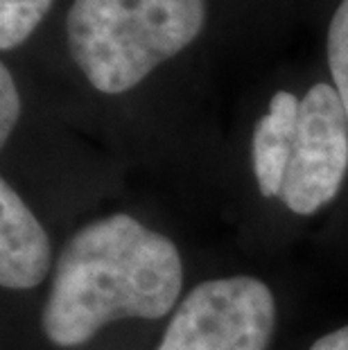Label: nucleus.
I'll return each instance as SVG.
<instances>
[{
  "label": "nucleus",
  "instance_id": "7",
  "mask_svg": "<svg viewBox=\"0 0 348 350\" xmlns=\"http://www.w3.org/2000/svg\"><path fill=\"white\" fill-rule=\"evenodd\" d=\"M50 5L53 0H0V48L7 52L27 41Z\"/></svg>",
  "mask_w": 348,
  "mask_h": 350
},
{
  "label": "nucleus",
  "instance_id": "3",
  "mask_svg": "<svg viewBox=\"0 0 348 350\" xmlns=\"http://www.w3.org/2000/svg\"><path fill=\"white\" fill-rule=\"evenodd\" d=\"M276 299L254 275L199 282L174 310L157 350H267Z\"/></svg>",
  "mask_w": 348,
  "mask_h": 350
},
{
  "label": "nucleus",
  "instance_id": "6",
  "mask_svg": "<svg viewBox=\"0 0 348 350\" xmlns=\"http://www.w3.org/2000/svg\"><path fill=\"white\" fill-rule=\"evenodd\" d=\"M299 104L292 93L278 91L254 131V172L263 197H278L292 156Z\"/></svg>",
  "mask_w": 348,
  "mask_h": 350
},
{
  "label": "nucleus",
  "instance_id": "9",
  "mask_svg": "<svg viewBox=\"0 0 348 350\" xmlns=\"http://www.w3.org/2000/svg\"><path fill=\"white\" fill-rule=\"evenodd\" d=\"M21 118V98L14 84V77L10 68L0 66V145H7L14 126Z\"/></svg>",
  "mask_w": 348,
  "mask_h": 350
},
{
  "label": "nucleus",
  "instance_id": "5",
  "mask_svg": "<svg viewBox=\"0 0 348 350\" xmlns=\"http://www.w3.org/2000/svg\"><path fill=\"white\" fill-rule=\"evenodd\" d=\"M50 240L41 221L7 181H0V285L32 289L50 269Z\"/></svg>",
  "mask_w": 348,
  "mask_h": 350
},
{
  "label": "nucleus",
  "instance_id": "2",
  "mask_svg": "<svg viewBox=\"0 0 348 350\" xmlns=\"http://www.w3.org/2000/svg\"><path fill=\"white\" fill-rule=\"evenodd\" d=\"M204 23L206 0H75L66 34L95 91L120 95L186 50Z\"/></svg>",
  "mask_w": 348,
  "mask_h": 350
},
{
  "label": "nucleus",
  "instance_id": "1",
  "mask_svg": "<svg viewBox=\"0 0 348 350\" xmlns=\"http://www.w3.org/2000/svg\"><path fill=\"white\" fill-rule=\"evenodd\" d=\"M183 287L170 237L124 213L95 219L66 242L41 312L50 344L75 348L120 319H161Z\"/></svg>",
  "mask_w": 348,
  "mask_h": 350
},
{
  "label": "nucleus",
  "instance_id": "4",
  "mask_svg": "<svg viewBox=\"0 0 348 350\" xmlns=\"http://www.w3.org/2000/svg\"><path fill=\"white\" fill-rule=\"evenodd\" d=\"M348 172V118L330 84H314L301 98L292 156L280 201L296 215H314L337 197Z\"/></svg>",
  "mask_w": 348,
  "mask_h": 350
},
{
  "label": "nucleus",
  "instance_id": "8",
  "mask_svg": "<svg viewBox=\"0 0 348 350\" xmlns=\"http://www.w3.org/2000/svg\"><path fill=\"white\" fill-rule=\"evenodd\" d=\"M328 66L348 118V0H342L328 27Z\"/></svg>",
  "mask_w": 348,
  "mask_h": 350
},
{
  "label": "nucleus",
  "instance_id": "10",
  "mask_svg": "<svg viewBox=\"0 0 348 350\" xmlns=\"http://www.w3.org/2000/svg\"><path fill=\"white\" fill-rule=\"evenodd\" d=\"M310 350H348V325L339 327L335 332L323 334L321 339H317Z\"/></svg>",
  "mask_w": 348,
  "mask_h": 350
}]
</instances>
